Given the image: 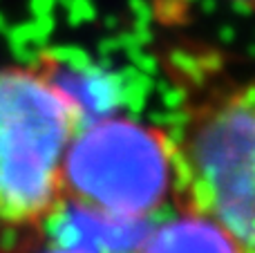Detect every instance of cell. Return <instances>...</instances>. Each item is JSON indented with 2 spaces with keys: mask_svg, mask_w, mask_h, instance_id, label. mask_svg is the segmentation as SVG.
<instances>
[{
  "mask_svg": "<svg viewBox=\"0 0 255 253\" xmlns=\"http://www.w3.org/2000/svg\"><path fill=\"white\" fill-rule=\"evenodd\" d=\"M83 124L47 54L0 70V253H36L49 238L65 204V152Z\"/></svg>",
  "mask_w": 255,
  "mask_h": 253,
  "instance_id": "1",
  "label": "cell"
},
{
  "mask_svg": "<svg viewBox=\"0 0 255 253\" xmlns=\"http://www.w3.org/2000/svg\"><path fill=\"white\" fill-rule=\"evenodd\" d=\"M159 128L175 166V204L206 215L255 253V79L179 108Z\"/></svg>",
  "mask_w": 255,
  "mask_h": 253,
  "instance_id": "2",
  "label": "cell"
},
{
  "mask_svg": "<svg viewBox=\"0 0 255 253\" xmlns=\"http://www.w3.org/2000/svg\"><path fill=\"white\" fill-rule=\"evenodd\" d=\"M63 195L110 218L154 220L175 202V166L163 128L108 115L83 124L63 161Z\"/></svg>",
  "mask_w": 255,
  "mask_h": 253,
  "instance_id": "3",
  "label": "cell"
},
{
  "mask_svg": "<svg viewBox=\"0 0 255 253\" xmlns=\"http://www.w3.org/2000/svg\"><path fill=\"white\" fill-rule=\"evenodd\" d=\"M154 220H126L110 218L97 211L79 209L72 204H63L52 229L61 231L56 242L74 245L92 253H136L143 245Z\"/></svg>",
  "mask_w": 255,
  "mask_h": 253,
  "instance_id": "4",
  "label": "cell"
},
{
  "mask_svg": "<svg viewBox=\"0 0 255 253\" xmlns=\"http://www.w3.org/2000/svg\"><path fill=\"white\" fill-rule=\"evenodd\" d=\"M136 253H242L231 233L215 220L179 209L152 224Z\"/></svg>",
  "mask_w": 255,
  "mask_h": 253,
  "instance_id": "5",
  "label": "cell"
},
{
  "mask_svg": "<svg viewBox=\"0 0 255 253\" xmlns=\"http://www.w3.org/2000/svg\"><path fill=\"white\" fill-rule=\"evenodd\" d=\"M36 253H92L88 249H81V247H74V245H63V242H54L49 247H40Z\"/></svg>",
  "mask_w": 255,
  "mask_h": 253,
  "instance_id": "6",
  "label": "cell"
},
{
  "mask_svg": "<svg viewBox=\"0 0 255 253\" xmlns=\"http://www.w3.org/2000/svg\"><path fill=\"white\" fill-rule=\"evenodd\" d=\"M238 9L242 11H249V13H255V0H231Z\"/></svg>",
  "mask_w": 255,
  "mask_h": 253,
  "instance_id": "7",
  "label": "cell"
}]
</instances>
